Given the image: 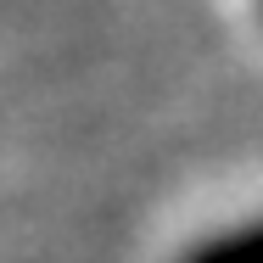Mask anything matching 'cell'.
Returning <instances> with one entry per match:
<instances>
[{
    "mask_svg": "<svg viewBox=\"0 0 263 263\" xmlns=\"http://www.w3.org/2000/svg\"><path fill=\"white\" fill-rule=\"evenodd\" d=\"M174 263H263V213L235 218L224 230H208L202 241H191Z\"/></svg>",
    "mask_w": 263,
    "mask_h": 263,
    "instance_id": "obj_1",
    "label": "cell"
},
{
    "mask_svg": "<svg viewBox=\"0 0 263 263\" xmlns=\"http://www.w3.org/2000/svg\"><path fill=\"white\" fill-rule=\"evenodd\" d=\"M258 17H263V0H258Z\"/></svg>",
    "mask_w": 263,
    "mask_h": 263,
    "instance_id": "obj_2",
    "label": "cell"
}]
</instances>
